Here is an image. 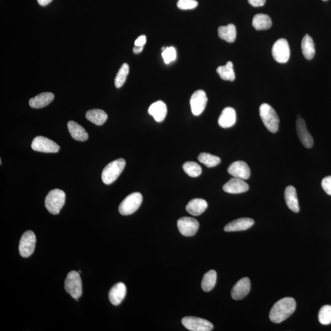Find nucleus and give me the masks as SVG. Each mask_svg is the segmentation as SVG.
<instances>
[{"instance_id":"9b49d317","label":"nucleus","mask_w":331,"mask_h":331,"mask_svg":"<svg viewBox=\"0 0 331 331\" xmlns=\"http://www.w3.org/2000/svg\"><path fill=\"white\" fill-rule=\"evenodd\" d=\"M177 227L182 235L194 236L199 227V223L196 219L191 217H182L177 221Z\"/></svg>"},{"instance_id":"cd10ccee","label":"nucleus","mask_w":331,"mask_h":331,"mask_svg":"<svg viewBox=\"0 0 331 331\" xmlns=\"http://www.w3.org/2000/svg\"><path fill=\"white\" fill-rule=\"evenodd\" d=\"M301 48L302 54L307 60H312L315 54V44L312 38L309 35H305L302 39Z\"/></svg>"},{"instance_id":"0eeeda50","label":"nucleus","mask_w":331,"mask_h":331,"mask_svg":"<svg viewBox=\"0 0 331 331\" xmlns=\"http://www.w3.org/2000/svg\"><path fill=\"white\" fill-rule=\"evenodd\" d=\"M273 58L279 64L287 63L290 57V49L287 40L279 39L275 42L272 47Z\"/></svg>"},{"instance_id":"a19ab883","label":"nucleus","mask_w":331,"mask_h":331,"mask_svg":"<svg viewBox=\"0 0 331 331\" xmlns=\"http://www.w3.org/2000/svg\"><path fill=\"white\" fill-rule=\"evenodd\" d=\"M52 0H38V3L42 6H45L50 3Z\"/></svg>"},{"instance_id":"2eb2a0df","label":"nucleus","mask_w":331,"mask_h":331,"mask_svg":"<svg viewBox=\"0 0 331 331\" xmlns=\"http://www.w3.org/2000/svg\"><path fill=\"white\" fill-rule=\"evenodd\" d=\"M251 283L249 278L244 277L239 280L231 291V296L234 300H241L249 293Z\"/></svg>"},{"instance_id":"72a5a7b5","label":"nucleus","mask_w":331,"mask_h":331,"mask_svg":"<svg viewBox=\"0 0 331 331\" xmlns=\"http://www.w3.org/2000/svg\"><path fill=\"white\" fill-rule=\"evenodd\" d=\"M319 320L323 325L331 324V306L326 305L322 307L319 314Z\"/></svg>"},{"instance_id":"423d86ee","label":"nucleus","mask_w":331,"mask_h":331,"mask_svg":"<svg viewBox=\"0 0 331 331\" xmlns=\"http://www.w3.org/2000/svg\"><path fill=\"white\" fill-rule=\"evenodd\" d=\"M142 202V196L140 193L130 194L120 204L119 212L123 215L132 214L139 208Z\"/></svg>"},{"instance_id":"7c9ffc66","label":"nucleus","mask_w":331,"mask_h":331,"mask_svg":"<svg viewBox=\"0 0 331 331\" xmlns=\"http://www.w3.org/2000/svg\"><path fill=\"white\" fill-rule=\"evenodd\" d=\"M199 162L204 164L207 168L217 166L221 162L220 158L217 156L212 155L208 153H201L198 156Z\"/></svg>"},{"instance_id":"4468645a","label":"nucleus","mask_w":331,"mask_h":331,"mask_svg":"<svg viewBox=\"0 0 331 331\" xmlns=\"http://www.w3.org/2000/svg\"><path fill=\"white\" fill-rule=\"evenodd\" d=\"M296 131L299 139L305 147L311 148L314 145V139L307 130L306 122L302 118H298L296 121Z\"/></svg>"},{"instance_id":"2f4dec72","label":"nucleus","mask_w":331,"mask_h":331,"mask_svg":"<svg viewBox=\"0 0 331 331\" xmlns=\"http://www.w3.org/2000/svg\"><path fill=\"white\" fill-rule=\"evenodd\" d=\"M129 65L127 64H123L120 68L116 78H115V86L117 88H121L124 85L125 81H126L127 75H129Z\"/></svg>"},{"instance_id":"7ed1b4c3","label":"nucleus","mask_w":331,"mask_h":331,"mask_svg":"<svg viewBox=\"0 0 331 331\" xmlns=\"http://www.w3.org/2000/svg\"><path fill=\"white\" fill-rule=\"evenodd\" d=\"M65 200H66V195L63 190L59 189L51 190L46 198V207L52 214H59L64 207Z\"/></svg>"},{"instance_id":"c756f323","label":"nucleus","mask_w":331,"mask_h":331,"mask_svg":"<svg viewBox=\"0 0 331 331\" xmlns=\"http://www.w3.org/2000/svg\"><path fill=\"white\" fill-rule=\"evenodd\" d=\"M217 281V272L214 270H210L205 273L202 278L201 288L203 291L208 292L212 290Z\"/></svg>"},{"instance_id":"f03ea898","label":"nucleus","mask_w":331,"mask_h":331,"mask_svg":"<svg viewBox=\"0 0 331 331\" xmlns=\"http://www.w3.org/2000/svg\"><path fill=\"white\" fill-rule=\"evenodd\" d=\"M260 115L263 124L272 133H275L279 129L280 119L272 107L267 103L262 104L260 107Z\"/></svg>"},{"instance_id":"c9c22d12","label":"nucleus","mask_w":331,"mask_h":331,"mask_svg":"<svg viewBox=\"0 0 331 331\" xmlns=\"http://www.w3.org/2000/svg\"><path fill=\"white\" fill-rule=\"evenodd\" d=\"M198 5L196 0H179L177 6L180 9L189 10L195 9Z\"/></svg>"},{"instance_id":"4be33fe9","label":"nucleus","mask_w":331,"mask_h":331,"mask_svg":"<svg viewBox=\"0 0 331 331\" xmlns=\"http://www.w3.org/2000/svg\"><path fill=\"white\" fill-rule=\"evenodd\" d=\"M285 199L286 205L291 210L295 213L299 212L298 198L295 188L291 186L286 188Z\"/></svg>"},{"instance_id":"39448f33","label":"nucleus","mask_w":331,"mask_h":331,"mask_svg":"<svg viewBox=\"0 0 331 331\" xmlns=\"http://www.w3.org/2000/svg\"><path fill=\"white\" fill-rule=\"evenodd\" d=\"M65 289L75 300L77 301L81 296L82 285L79 272L73 270L67 274L65 281Z\"/></svg>"},{"instance_id":"79ce46f5","label":"nucleus","mask_w":331,"mask_h":331,"mask_svg":"<svg viewBox=\"0 0 331 331\" xmlns=\"http://www.w3.org/2000/svg\"><path fill=\"white\" fill-rule=\"evenodd\" d=\"M323 1H328V0H323Z\"/></svg>"},{"instance_id":"f704fd0d","label":"nucleus","mask_w":331,"mask_h":331,"mask_svg":"<svg viewBox=\"0 0 331 331\" xmlns=\"http://www.w3.org/2000/svg\"><path fill=\"white\" fill-rule=\"evenodd\" d=\"M176 56V51L173 47H168V48H166L165 50L163 51V59L166 64H170L171 62L175 61Z\"/></svg>"},{"instance_id":"b1692460","label":"nucleus","mask_w":331,"mask_h":331,"mask_svg":"<svg viewBox=\"0 0 331 331\" xmlns=\"http://www.w3.org/2000/svg\"><path fill=\"white\" fill-rule=\"evenodd\" d=\"M67 129H68L70 134L72 138L79 141H85L88 139V134L83 128L74 121H69L67 123Z\"/></svg>"},{"instance_id":"20e7f679","label":"nucleus","mask_w":331,"mask_h":331,"mask_svg":"<svg viewBox=\"0 0 331 331\" xmlns=\"http://www.w3.org/2000/svg\"><path fill=\"white\" fill-rule=\"evenodd\" d=\"M126 161L123 158H119L108 164L104 168L102 175V181L106 185H110L116 181L124 171Z\"/></svg>"},{"instance_id":"473e14b6","label":"nucleus","mask_w":331,"mask_h":331,"mask_svg":"<svg viewBox=\"0 0 331 331\" xmlns=\"http://www.w3.org/2000/svg\"><path fill=\"white\" fill-rule=\"evenodd\" d=\"M183 169L185 173L192 177H197L202 173L201 167L194 161H188L184 163Z\"/></svg>"},{"instance_id":"f8f14e48","label":"nucleus","mask_w":331,"mask_h":331,"mask_svg":"<svg viewBox=\"0 0 331 331\" xmlns=\"http://www.w3.org/2000/svg\"><path fill=\"white\" fill-rule=\"evenodd\" d=\"M207 103V97L204 91L199 90L194 92L190 99L193 114L196 116L201 114L206 107Z\"/></svg>"},{"instance_id":"ea45409f","label":"nucleus","mask_w":331,"mask_h":331,"mask_svg":"<svg viewBox=\"0 0 331 331\" xmlns=\"http://www.w3.org/2000/svg\"><path fill=\"white\" fill-rule=\"evenodd\" d=\"M143 48H144V46H135L133 48V52L135 54H139L142 51Z\"/></svg>"},{"instance_id":"bb28decb","label":"nucleus","mask_w":331,"mask_h":331,"mask_svg":"<svg viewBox=\"0 0 331 331\" xmlns=\"http://www.w3.org/2000/svg\"><path fill=\"white\" fill-rule=\"evenodd\" d=\"M86 118L93 124L101 126L106 122L108 115L101 109H95L88 111L86 113Z\"/></svg>"},{"instance_id":"f3484780","label":"nucleus","mask_w":331,"mask_h":331,"mask_svg":"<svg viewBox=\"0 0 331 331\" xmlns=\"http://www.w3.org/2000/svg\"><path fill=\"white\" fill-rule=\"evenodd\" d=\"M127 288L124 283L116 284L109 293V301L114 306H119L126 296Z\"/></svg>"},{"instance_id":"a878e982","label":"nucleus","mask_w":331,"mask_h":331,"mask_svg":"<svg viewBox=\"0 0 331 331\" xmlns=\"http://www.w3.org/2000/svg\"><path fill=\"white\" fill-rule=\"evenodd\" d=\"M218 34L219 37L228 43H234L236 39V28L235 25L229 24L226 26H221L218 28Z\"/></svg>"},{"instance_id":"4c0bfd02","label":"nucleus","mask_w":331,"mask_h":331,"mask_svg":"<svg viewBox=\"0 0 331 331\" xmlns=\"http://www.w3.org/2000/svg\"><path fill=\"white\" fill-rule=\"evenodd\" d=\"M249 4L254 7H262L264 6L266 0H248Z\"/></svg>"},{"instance_id":"9d476101","label":"nucleus","mask_w":331,"mask_h":331,"mask_svg":"<svg viewBox=\"0 0 331 331\" xmlns=\"http://www.w3.org/2000/svg\"><path fill=\"white\" fill-rule=\"evenodd\" d=\"M31 148L37 152L44 153H57L61 149L57 143L44 136H37L33 139Z\"/></svg>"},{"instance_id":"5701e85b","label":"nucleus","mask_w":331,"mask_h":331,"mask_svg":"<svg viewBox=\"0 0 331 331\" xmlns=\"http://www.w3.org/2000/svg\"><path fill=\"white\" fill-rule=\"evenodd\" d=\"M207 202L202 199H194L189 202L186 206L188 212L194 216L201 215L207 208Z\"/></svg>"},{"instance_id":"aec40b11","label":"nucleus","mask_w":331,"mask_h":331,"mask_svg":"<svg viewBox=\"0 0 331 331\" xmlns=\"http://www.w3.org/2000/svg\"><path fill=\"white\" fill-rule=\"evenodd\" d=\"M148 112L156 122H161L165 119L168 109L165 103L158 101L150 106Z\"/></svg>"},{"instance_id":"6e6552de","label":"nucleus","mask_w":331,"mask_h":331,"mask_svg":"<svg viewBox=\"0 0 331 331\" xmlns=\"http://www.w3.org/2000/svg\"><path fill=\"white\" fill-rule=\"evenodd\" d=\"M36 236L31 231H26L20 239L19 253L21 256L27 258L33 254L36 246Z\"/></svg>"},{"instance_id":"f257e3e1","label":"nucleus","mask_w":331,"mask_h":331,"mask_svg":"<svg viewBox=\"0 0 331 331\" xmlns=\"http://www.w3.org/2000/svg\"><path fill=\"white\" fill-rule=\"evenodd\" d=\"M296 302L293 298H285L276 302L271 309L269 319L274 323H280L290 317L295 311Z\"/></svg>"},{"instance_id":"c85d7f7f","label":"nucleus","mask_w":331,"mask_h":331,"mask_svg":"<svg viewBox=\"0 0 331 331\" xmlns=\"http://www.w3.org/2000/svg\"><path fill=\"white\" fill-rule=\"evenodd\" d=\"M217 72L220 77L224 80L234 81L236 79L235 72L233 69V64L231 62H228L225 66H218Z\"/></svg>"},{"instance_id":"e433bc0d","label":"nucleus","mask_w":331,"mask_h":331,"mask_svg":"<svg viewBox=\"0 0 331 331\" xmlns=\"http://www.w3.org/2000/svg\"><path fill=\"white\" fill-rule=\"evenodd\" d=\"M322 186L324 191L331 196V176L326 177L322 180Z\"/></svg>"},{"instance_id":"393cba45","label":"nucleus","mask_w":331,"mask_h":331,"mask_svg":"<svg viewBox=\"0 0 331 331\" xmlns=\"http://www.w3.org/2000/svg\"><path fill=\"white\" fill-rule=\"evenodd\" d=\"M253 27L257 30H265L272 27V23L269 15L265 14L255 15L252 21Z\"/></svg>"},{"instance_id":"58836bf2","label":"nucleus","mask_w":331,"mask_h":331,"mask_svg":"<svg viewBox=\"0 0 331 331\" xmlns=\"http://www.w3.org/2000/svg\"><path fill=\"white\" fill-rule=\"evenodd\" d=\"M146 43V36L141 35L137 38L134 42V45L137 46H144Z\"/></svg>"},{"instance_id":"6ab92c4d","label":"nucleus","mask_w":331,"mask_h":331,"mask_svg":"<svg viewBox=\"0 0 331 331\" xmlns=\"http://www.w3.org/2000/svg\"><path fill=\"white\" fill-rule=\"evenodd\" d=\"M236 122V113L233 108L228 107L223 109L218 119V125L223 129L233 127Z\"/></svg>"},{"instance_id":"dca6fc26","label":"nucleus","mask_w":331,"mask_h":331,"mask_svg":"<svg viewBox=\"0 0 331 331\" xmlns=\"http://www.w3.org/2000/svg\"><path fill=\"white\" fill-rule=\"evenodd\" d=\"M223 189L228 194H239L248 191L249 186L244 180L233 177L224 185Z\"/></svg>"},{"instance_id":"ddd939ff","label":"nucleus","mask_w":331,"mask_h":331,"mask_svg":"<svg viewBox=\"0 0 331 331\" xmlns=\"http://www.w3.org/2000/svg\"><path fill=\"white\" fill-rule=\"evenodd\" d=\"M228 172L235 178L247 180L250 177V169L246 162L242 161H235L229 166Z\"/></svg>"},{"instance_id":"412c9836","label":"nucleus","mask_w":331,"mask_h":331,"mask_svg":"<svg viewBox=\"0 0 331 331\" xmlns=\"http://www.w3.org/2000/svg\"><path fill=\"white\" fill-rule=\"evenodd\" d=\"M54 95L51 92H44L30 99V106L32 108L40 109L48 106L53 101Z\"/></svg>"},{"instance_id":"a211bd4d","label":"nucleus","mask_w":331,"mask_h":331,"mask_svg":"<svg viewBox=\"0 0 331 331\" xmlns=\"http://www.w3.org/2000/svg\"><path fill=\"white\" fill-rule=\"evenodd\" d=\"M255 221L249 218H242L231 221L224 228L226 232L241 231L247 230L254 225Z\"/></svg>"},{"instance_id":"1a4fd4ad","label":"nucleus","mask_w":331,"mask_h":331,"mask_svg":"<svg viewBox=\"0 0 331 331\" xmlns=\"http://www.w3.org/2000/svg\"><path fill=\"white\" fill-rule=\"evenodd\" d=\"M182 325L192 331H210L213 326L207 320L195 317H186L182 320Z\"/></svg>"}]
</instances>
